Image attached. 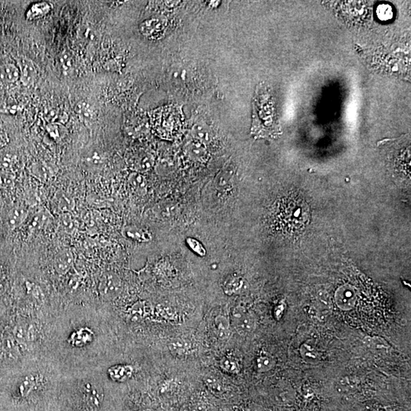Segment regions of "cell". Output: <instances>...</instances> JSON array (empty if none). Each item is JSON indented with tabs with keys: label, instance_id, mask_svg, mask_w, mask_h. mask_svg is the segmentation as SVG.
<instances>
[{
	"label": "cell",
	"instance_id": "9a60e30c",
	"mask_svg": "<svg viewBox=\"0 0 411 411\" xmlns=\"http://www.w3.org/2000/svg\"><path fill=\"white\" fill-rule=\"evenodd\" d=\"M85 400L91 407H98L101 402V393L88 384L85 388Z\"/></svg>",
	"mask_w": 411,
	"mask_h": 411
},
{
	"label": "cell",
	"instance_id": "4316f807",
	"mask_svg": "<svg viewBox=\"0 0 411 411\" xmlns=\"http://www.w3.org/2000/svg\"><path fill=\"white\" fill-rule=\"evenodd\" d=\"M6 286V277L4 271L0 270V294L4 292Z\"/></svg>",
	"mask_w": 411,
	"mask_h": 411
},
{
	"label": "cell",
	"instance_id": "7a4b0ae2",
	"mask_svg": "<svg viewBox=\"0 0 411 411\" xmlns=\"http://www.w3.org/2000/svg\"><path fill=\"white\" fill-rule=\"evenodd\" d=\"M231 321L237 332L242 335L253 332L256 325L255 316L241 309L234 310L231 316Z\"/></svg>",
	"mask_w": 411,
	"mask_h": 411
},
{
	"label": "cell",
	"instance_id": "cb8c5ba5",
	"mask_svg": "<svg viewBox=\"0 0 411 411\" xmlns=\"http://www.w3.org/2000/svg\"><path fill=\"white\" fill-rule=\"evenodd\" d=\"M35 383H36V381H35L34 377H29V378H26L25 381L23 382L22 386L21 387V392L22 395H29L32 392V389L35 388Z\"/></svg>",
	"mask_w": 411,
	"mask_h": 411
},
{
	"label": "cell",
	"instance_id": "484cf974",
	"mask_svg": "<svg viewBox=\"0 0 411 411\" xmlns=\"http://www.w3.org/2000/svg\"><path fill=\"white\" fill-rule=\"evenodd\" d=\"M33 174L35 175H39L40 178H47V171L45 169V166L41 165V163L33 166Z\"/></svg>",
	"mask_w": 411,
	"mask_h": 411
},
{
	"label": "cell",
	"instance_id": "603a6c76",
	"mask_svg": "<svg viewBox=\"0 0 411 411\" xmlns=\"http://www.w3.org/2000/svg\"><path fill=\"white\" fill-rule=\"evenodd\" d=\"M189 347L190 346H188V343H185L184 341H175L170 346L172 352H175V353L180 354V355L185 353V352L188 351Z\"/></svg>",
	"mask_w": 411,
	"mask_h": 411
},
{
	"label": "cell",
	"instance_id": "4fadbf2b",
	"mask_svg": "<svg viewBox=\"0 0 411 411\" xmlns=\"http://www.w3.org/2000/svg\"><path fill=\"white\" fill-rule=\"evenodd\" d=\"M220 366L223 372L229 374H237L240 370V364L233 355H225L220 363Z\"/></svg>",
	"mask_w": 411,
	"mask_h": 411
},
{
	"label": "cell",
	"instance_id": "44dd1931",
	"mask_svg": "<svg viewBox=\"0 0 411 411\" xmlns=\"http://www.w3.org/2000/svg\"><path fill=\"white\" fill-rule=\"evenodd\" d=\"M377 15L381 21H388L393 17V11L389 5H380L377 9Z\"/></svg>",
	"mask_w": 411,
	"mask_h": 411
},
{
	"label": "cell",
	"instance_id": "9c48e42d",
	"mask_svg": "<svg viewBox=\"0 0 411 411\" xmlns=\"http://www.w3.org/2000/svg\"><path fill=\"white\" fill-rule=\"evenodd\" d=\"M20 78V71L14 64H4L0 67V81L6 83H13Z\"/></svg>",
	"mask_w": 411,
	"mask_h": 411
},
{
	"label": "cell",
	"instance_id": "ac0fdd59",
	"mask_svg": "<svg viewBox=\"0 0 411 411\" xmlns=\"http://www.w3.org/2000/svg\"><path fill=\"white\" fill-rule=\"evenodd\" d=\"M273 357L266 352H262L257 359V368L259 372H267L273 369L274 366Z\"/></svg>",
	"mask_w": 411,
	"mask_h": 411
},
{
	"label": "cell",
	"instance_id": "d6986e66",
	"mask_svg": "<svg viewBox=\"0 0 411 411\" xmlns=\"http://www.w3.org/2000/svg\"><path fill=\"white\" fill-rule=\"evenodd\" d=\"M229 321L226 317L220 315L215 318V327L220 338L225 339L229 335Z\"/></svg>",
	"mask_w": 411,
	"mask_h": 411
},
{
	"label": "cell",
	"instance_id": "6da1fadb",
	"mask_svg": "<svg viewBox=\"0 0 411 411\" xmlns=\"http://www.w3.org/2000/svg\"><path fill=\"white\" fill-rule=\"evenodd\" d=\"M254 105V123L252 133L256 136L273 137L279 132L274 118L273 102L267 91L257 89Z\"/></svg>",
	"mask_w": 411,
	"mask_h": 411
},
{
	"label": "cell",
	"instance_id": "ffe728a7",
	"mask_svg": "<svg viewBox=\"0 0 411 411\" xmlns=\"http://www.w3.org/2000/svg\"><path fill=\"white\" fill-rule=\"evenodd\" d=\"M47 130L50 136L56 140L64 138L67 133L65 127L59 123H52L47 127Z\"/></svg>",
	"mask_w": 411,
	"mask_h": 411
},
{
	"label": "cell",
	"instance_id": "5bb4252c",
	"mask_svg": "<svg viewBox=\"0 0 411 411\" xmlns=\"http://www.w3.org/2000/svg\"><path fill=\"white\" fill-rule=\"evenodd\" d=\"M110 375L115 381H124L130 378L133 369L130 366H114L110 369Z\"/></svg>",
	"mask_w": 411,
	"mask_h": 411
},
{
	"label": "cell",
	"instance_id": "8fae6325",
	"mask_svg": "<svg viewBox=\"0 0 411 411\" xmlns=\"http://www.w3.org/2000/svg\"><path fill=\"white\" fill-rule=\"evenodd\" d=\"M15 155L9 151L0 152V174L10 175L12 174V169L15 165Z\"/></svg>",
	"mask_w": 411,
	"mask_h": 411
},
{
	"label": "cell",
	"instance_id": "7c38bea8",
	"mask_svg": "<svg viewBox=\"0 0 411 411\" xmlns=\"http://www.w3.org/2000/svg\"><path fill=\"white\" fill-rule=\"evenodd\" d=\"M83 162L89 169H99L104 163V157L99 151L95 149H92L85 155Z\"/></svg>",
	"mask_w": 411,
	"mask_h": 411
},
{
	"label": "cell",
	"instance_id": "277c9868",
	"mask_svg": "<svg viewBox=\"0 0 411 411\" xmlns=\"http://www.w3.org/2000/svg\"><path fill=\"white\" fill-rule=\"evenodd\" d=\"M20 79L24 86H29L35 83L38 75L35 64L29 58L21 57L18 60Z\"/></svg>",
	"mask_w": 411,
	"mask_h": 411
},
{
	"label": "cell",
	"instance_id": "5b68a950",
	"mask_svg": "<svg viewBox=\"0 0 411 411\" xmlns=\"http://www.w3.org/2000/svg\"><path fill=\"white\" fill-rule=\"evenodd\" d=\"M29 211L24 206H15L8 211L6 216V223L9 229H18L26 221Z\"/></svg>",
	"mask_w": 411,
	"mask_h": 411
},
{
	"label": "cell",
	"instance_id": "2e32d148",
	"mask_svg": "<svg viewBox=\"0 0 411 411\" xmlns=\"http://www.w3.org/2000/svg\"><path fill=\"white\" fill-rule=\"evenodd\" d=\"M50 216V214L47 212V209H41V210L38 211L31 222L32 229L34 231L40 230L43 226H45Z\"/></svg>",
	"mask_w": 411,
	"mask_h": 411
},
{
	"label": "cell",
	"instance_id": "d4e9b609",
	"mask_svg": "<svg viewBox=\"0 0 411 411\" xmlns=\"http://www.w3.org/2000/svg\"><path fill=\"white\" fill-rule=\"evenodd\" d=\"M190 247L195 251V252L201 256H204L206 255V251L204 248L201 245V243L198 242L197 240L192 239V238H188L187 240Z\"/></svg>",
	"mask_w": 411,
	"mask_h": 411
},
{
	"label": "cell",
	"instance_id": "3957f363",
	"mask_svg": "<svg viewBox=\"0 0 411 411\" xmlns=\"http://www.w3.org/2000/svg\"><path fill=\"white\" fill-rule=\"evenodd\" d=\"M121 289V279L116 274H105L100 282V294L105 299H113L120 293Z\"/></svg>",
	"mask_w": 411,
	"mask_h": 411
},
{
	"label": "cell",
	"instance_id": "7402d4cb",
	"mask_svg": "<svg viewBox=\"0 0 411 411\" xmlns=\"http://www.w3.org/2000/svg\"><path fill=\"white\" fill-rule=\"evenodd\" d=\"M187 149H188V152H190V155L195 157V158H201V157H204L206 154L204 148L198 142H191V143H190Z\"/></svg>",
	"mask_w": 411,
	"mask_h": 411
},
{
	"label": "cell",
	"instance_id": "52a82bcc",
	"mask_svg": "<svg viewBox=\"0 0 411 411\" xmlns=\"http://www.w3.org/2000/svg\"><path fill=\"white\" fill-rule=\"evenodd\" d=\"M75 56L71 50H64L58 57V69L64 76H72L75 72Z\"/></svg>",
	"mask_w": 411,
	"mask_h": 411
},
{
	"label": "cell",
	"instance_id": "30bf717a",
	"mask_svg": "<svg viewBox=\"0 0 411 411\" xmlns=\"http://www.w3.org/2000/svg\"><path fill=\"white\" fill-rule=\"evenodd\" d=\"M126 238L138 242H146L150 240V235L141 228L135 226H127L123 230Z\"/></svg>",
	"mask_w": 411,
	"mask_h": 411
},
{
	"label": "cell",
	"instance_id": "8992f818",
	"mask_svg": "<svg viewBox=\"0 0 411 411\" xmlns=\"http://www.w3.org/2000/svg\"><path fill=\"white\" fill-rule=\"evenodd\" d=\"M74 258L69 249H64L58 252L54 258V269L57 273L64 275L70 270L73 264Z\"/></svg>",
	"mask_w": 411,
	"mask_h": 411
},
{
	"label": "cell",
	"instance_id": "ba28073f",
	"mask_svg": "<svg viewBox=\"0 0 411 411\" xmlns=\"http://www.w3.org/2000/svg\"><path fill=\"white\" fill-rule=\"evenodd\" d=\"M53 6L49 2L41 1L33 3L26 12V18L29 21L41 19L50 13Z\"/></svg>",
	"mask_w": 411,
	"mask_h": 411
},
{
	"label": "cell",
	"instance_id": "e0dca14e",
	"mask_svg": "<svg viewBox=\"0 0 411 411\" xmlns=\"http://www.w3.org/2000/svg\"><path fill=\"white\" fill-rule=\"evenodd\" d=\"M60 225L67 233L71 234L77 229L76 222L70 212H62L60 215Z\"/></svg>",
	"mask_w": 411,
	"mask_h": 411
}]
</instances>
